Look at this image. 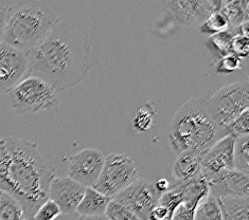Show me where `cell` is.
I'll use <instances>...</instances> for the list:
<instances>
[{
    "label": "cell",
    "mask_w": 249,
    "mask_h": 220,
    "mask_svg": "<svg viewBox=\"0 0 249 220\" xmlns=\"http://www.w3.org/2000/svg\"><path fill=\"white\" fill-rule=\"evenodd\" d=\"M55 165L40 152L38 145L25 139H0V191L18 202L25 220H32L49 198Z\"/></svg>",
    "instance_id": "1"
},
{
    "label": "cell",
    "mask_w": 249,
    "mask_h": 220,
    "mask_svg": "<svg viewBox=\"0 0 249 220\" xmlns=\"http://www.w3.org/2000/svg\"><path fill=\"white\" fill-rule=\"evenodd\" d=\"M27 55L28 76L43 80L56 92L79 84L90 68V46L87 39L62 18Z\"/></svg>",
    "instance_id": "2"
},
{
    "label": "cell",
    "mask_w": 249,
    "mask_h": 220,
    "mask_svg": "<svg viewBox=\"0 0 249 220\" xmlns=\"http://www.w3.org/2000/svg\"><path fill=\"white\" fill-rule=\"evenodd\" d=\"M168 135L171 148L179 153L208 151L228 133L212 118L207 100L191 98L176 110L169 125Z\"/></svg>",
    "instance_id": "3"
},
{
    "label": "cell",
    "mask_w": 249,
    "mask_h": 220,
    "mask_svg": "<svg viewBox=\"0 0 249 220\" xmlns=\"http://www.w3.org/2000/svg\"><path fill=\"white\" fill-rule=\"evenodd\" d=\"M60 18L43 1L11 2L2 43L25 53L30 52L46 38Z\"/></svg>",
    "instance_id": "4"
},
{
    "label": "cell",
    "mask_w": 249,
    "mask_h": 220,
    "mask_svg": "<svg viewBox=\"0 0 249 220\" xmlns=\"http://www.w3.org/2000/svg\"><path fill=\"white\" fill-rule=\"evenodd\" d=\"M5 96L11 109L17 115L39 114L60 105L54 89L35 76H27Z\"/></svg>",
    "instance_id": "5"
},
{
    "label": "cell",
    "mask_w": 249,
    "mask_h": 220,
    "mask_svg": "<svg viewBox=\"0 0 249 220\" xmlns=\"http://www.w3.org/2000/svg\"><path fill=\"white\" fill-rule=\"evenodd\" d=\"M207 105L212 118L226 128L243 112L248 110L249 87L247 77L222 87L207 100Z\"/></svg>",
    "instance_id": "6"
},
{
    "label": "cell",
    "mask_w": 249,
    "mask_h": 220,
    "mask_svg": "<svg viewBox=\"0 0 249 220\" xmlns=\"http://www.w3.org/2000/svg\"><path fill=\"white\" fill-rule=\"evenodd\" d=\"M138 178L133 158L122 152H114L105 157L102 171L92 188L112 198Z\"/></svg>",
    "instance_id": "7"
},
{
    "label": "cell",
    "mask_w": 249,
    "mask_h": 220,
    "mask_svg": "<svg viewBox=\"0 0 249 220\" xmlns=\"http://www.w3.org/2000/svg\"><path fill=\"white\" fill-rule=\"evenodd\" d=\"M155 186L143 178H138L112 199L125 205L141 220H149V215L160 198Z\"/></svg>",
    "instance_id": "8"
},
{
    "label": "cell",
    "mask_w": 249,
    "mask_h": 220,
    "mask_svg": "<svg viewBox=\"0 0 249 220\" xmlns=\"http://www.w3.org/2000/svg\"><path fill=\"white\" fill-rule=\"evenodd\" d=\"M27 53L5 43L0 44V94H7L28 76Z\"/></svg>",
    "instance_id": "9"
},
{
    "label": "cell",
    "mask_w": 249,
    "mask_h": 220,
    "mask_svg": "<svg viewBox=\"0 0 249 220\" xmlns=\"http://www.w3.org/2000/svg\"><path fill=\"white\" fill-rule=\"evenodd\" d=\"M221 1L214 0H173L164 3L172 18L182 27H195L204 23L208 16L219 9Z\"/></svg>",
    "instance_id": "10"
},
{
    "label": "cell",
    "mask_w": 249,
    "mask_h": 220,
    "mask_svg": "<svg viewBox=\"0 0 249 220\" xmlns=\"http://www.w3.org/2000/svg\"><path fill=\"white\" fill-rule=\"evenodd\" d=\"M104 154L96 148H85L70 158L68 178L85 187H93L104 165Z\"/></svg>",
    "instance_id": "11"
},
{
    "label": "cell",
    "mask_w": 249,
    "mask_h": 220,
    "mask_svg": "<svg viewBox=\"0 0 249 220\" xmlns=\"http://www.w3.org/2000/svg\"><path fill=\"white\" fill-rule=\"evenodd\" d=\"M234 136L228 135L206 152L201 162L204 179L225 170L234 169Z\"/></svg>",
    "instance_id": "12"
},
{
    "label": "cell",
    "mask_w": 249,
    "mask_h": 220,
    "mask_svg": "<svg viewBox=\"0 0 249 220\" xmlns=\"http://www.w3.org/2000/svg\"><path fill=\"white\" fill-rule=\"evenodd\" d=\"M248 175L236 169L225 170L205 179L209 195L221 197H249Z\"/></svg>",
    "instance_id": "13"
},
{
    "label": "cell",
    "mask_w": 249,
    "mask_h": 220,
    "mask_svg": "<svg viewBox=\"0 0 249 220\" xmlns=\"http://www.w3.org/2000/svg\"><path fill=\"white\" fill-rule=\"evenodd\" d=\"M85 191V186L68 177H54L49 186V199L60 207L63 215H70L76 212Z\"/></svg>",
    "instance_id": "14"
},
{
    "label": "cell",
    "mask_w": 249,
    "mask_h": 220,
    "mask_svg": "<svg viewBox=\"0 0 249 220\" xmlns=\"http://www.w3.org/2000/svg\"><path fill=\"white\" fill-rule=\"evenodd\" d=\"M183 200L175 211L173 220H194V214L200 200L209 194L208 186L203 176L182 182Z\"/></svg>",
    "instance_id": "15"
},
{
    "label": "cell",
    "mask_w": 249,
    "mask_h": 220,
    "mask_svg": "<svg viewBox=\"0 0 249 220\" xmlns=\"http://www.w3.org/2000/svg\"><path fill=\"white\" fill-rule=\"evenodd\" d=\"M206 152L186 151L179 152L172 170L175 181L186 182L201 176V162Z\"/></svg>",
    "instance_id": "16"
},
{
    "label": "cell",
    "mask_w": 249,
    "mask_h": 220,
    "mask_svg": "<svg viewBox=\"0 0 249 220\" xmlns=\"http://www.w3.org/2000/svg\"><path fill=\"white\" fill-rule=\"evenodd\" d=\"M112 198L99 193L92 187H86L84 196L76 209L80 216H101L105 215V211Z\"/></svg>",
    "instance_id": "17"
},
{
    "label": "cell",
    "mask_w": 249,
    "mask_h": 220,
    "mask_svg": "<svg viewBox=\"0 0 249 220\" xmlns=\"http://www.w3.org/2000/svg\"><path fill=\"white\" fill-rule=\"evenodd\" d=\"M223 220H249V197L216 198Z\"/></svg>",
    "instance_id": "18"
},
{
    "label": "cell",
    "mask_w": 249,
    "mask_h": 220,
    "mask_svg": "<svg viewBox=\"0 0 249 220\" xmlns=\"http://www.w3.org/2000/svg\"><path fill=\"white\" fill-rule=\"evenodd\" d=\"M225 16L229 21L230 29H236L243 22L248 21L249 1L247 0H234V1H221L219 5Z\"/></svg>",
    "instance_id": "19"
},
{
    "label": "cell",
    "mask_w": 249,
    "mask_h": 220,
    "mask_svg": "<svg viewBox=\"0 0 249 220\" xmlns=\"http://www.w3.org/2000/svg\"><path fill=\"white\" fill-rule=\"evenodd\" d=\"M194 220H223L216 198L208 194L201 199L195 211Z\"/></svg>",
    "instance_id": "20"
},
{
    "label": "cell",
    "mask_w": 249,
    "mask_h": 220,
    "mask_svg": "<svg viewBox=\"0 0 249 220\" xmlns=\"http://www.w3.org/2000/svg\"><path fill=\"white\" fill-rule=\"evenodd\" d=\"M234 169L249 172V135L236 136L234 141Z\"/></svg>",
    "instance_id": "21"
},
{
    "label": "cell",
    "mask_w": 249,
    "mask_h": 220,
    "mask_svg": "<svg viewBox=\"0 0 249 220\" xmlns=\"http://www.w3.org/2000/svg\"><path fill=\"white\" fill-rule=\"evenodd\" d=\"M0 220H25L18 202L2 191H0Z\"/></svg>",
    "instance_id": "22"
},
{
    "label": "cell",
    "mask_w": 249,
    "mask_h": 220,
    "mask_svg": "<svg viewBox=\"0 0 249 220\" xmlns=\"http://www.w3.org/2000/svg\"><path fill=\"white\" fill-rule=\"evenodd\" d=\"M230 30L229 21L223 12L217 9L208 16L204 23L200 26V32L203 34L214 35Z\"/></svg>",
    "instance_id": "23"
},
{
    "label": "cell",
    "mask_w": 249,
    "mask_h": 220,
    "mask_svg": "<svg viewBox=\"0 0 249 220\" xmlns=\"http://www.w3.org/2000/svg\"><path fill=\"white\" fill-rule=\"evenodd\" d=\"M232 37H233L232 31H231V30H227V31L211 35L207 45H208V47L211 50L216 52L219 56L223 57L231 53V43H232Z\"/></svg>",
    "instance_id": "24"
},
{
    "label": "cell",
    "mask_w": 249,
    "mask_h": 220,
    "mask_svg": "<svg viewBox=\"0 0 249 220\" xmlns=\"http://www.w3.org/2000/svg\"><path fill=\"white\" fill-rule=\"evenodd\" d=\"M155 115L156 112L155 109H154V106L151 103L145 104L136 112L133 120L134 128L140 133L149 130L154 122V117H155Z\"/></svg>",
    "instance_id": "25"
},
{
    "label": "cell",
    "mask_w": 249,
    "mask_h": 220,
    "mask_svg": "<svg viewBox=\"0 0 249 220\" xmlns=\"http://www.w3.org/2000/svg\"><path fill=\"white\" fill-rule=\"evenodd\" d=\"M105 216L109 220H141L125 205L111 199L105 211Z\"/></svg>",
    "instance_id": "26"
},
{
    "label": "cell",
    "mask_w": 249,
    "mask_h": 220,
    "mask_svg": "<svg viewBox=\"0 0 249 220\" xmlns=\"http://www.w3.org/2000/svg\"><path fill=\"white\" fill-rule=\"evenodd\" d=\"M60 215H62L60 207L48 198L38 207L32 220H55Z\"/></svg>",
    "instance_id": "27"
},
{
    "label": "cell",
    "mask_w": 249,
    "mask_h": 220,
    "mask_svg": "<svg viewBox=\"0 0 249 220\" xmlns=\"http://www.w3.org/2000/svg\"><path fill=\"white\" fill-rule=\"evenodd\" d=\"M248 121H249V110H246L226 127L228 135H233L234 138H236V136L249 135Z\"/></svg>",
    "instance_id": "28"
},
{
    "label": "cell",
    "mask_w": 249,
    "mask_h": 220,
    "mask_svg": "<svg viewBox=\"0 0 249 220\" xmlns=\"http://www.w3.org/2000/svg\"><path fill=\"white\" fill-rule=\"evenodd\" d=\"M241 68L242 59L234 55L233 53H230V54L225 55L219 59L216 66V72L221 74H227L232 73L234 71H238Z\"/></svg>",
    "instance_id": "29"
},
{
    "label": "cell",
    "mask_w": 249,
    "mask_h": 220,
    "mask_svg": "<svg viewBox=\"0 0 249 220\" xmlns=\"http://www.w3.org/2000/svg\"><path fill=\"white\" fill-rule=\"evenodd\" d=\"M231 53L242 58H246L249 54V39L248 35L233 34L231 43Z\"/></svg>",
    "instance_id": "30"
},
{
    "label": "cell",
    "mask_w": 249,
    "mask_h": 220,
    "mask_svg": "<svg viewBox=\"0 0 249 220\" xmlns=\"http://www.w3.org/2000/svg\"><path fill=\"white\" fill-rule=\"evenodd\" d=\"M10 4L11 2L9 1H0V44L2 43L5 23H7L8 10H9Z\"/></svg>",
    "instance_id": "31"
},
{
    "label": "cell",
    "mask_w": 249,
    "mask_h": 220,
    "mask_svg": "<svg viewBox=\"0 0 249 220\" xmlns=\"http://www.w3.org/2000/svg\"><path fill=\"white\" fill-rule=\"evenodd\" d=\"M154 186H155L156 189L160 194H163L165 192H168L171 188L172 183L169 180L164 179V178H160V179L156 181V184H154Z\"/></svg>",
    "instance_id": "32"
},
{
    "label": "cell",
    "mask_w": 249,
    "mask_h": 220,
    "mask_svg": "<svg viewBox=\"0 0 249 220\" xmlns=\"http://www.w3.org/2000/svg\"><path fill=\"white\" fill-rule=\"evenodd\" d=\"M78 220H109L105 215L101 216H80Z\"/></svg>",
    "instance_id": "33"
}]
</instances>
